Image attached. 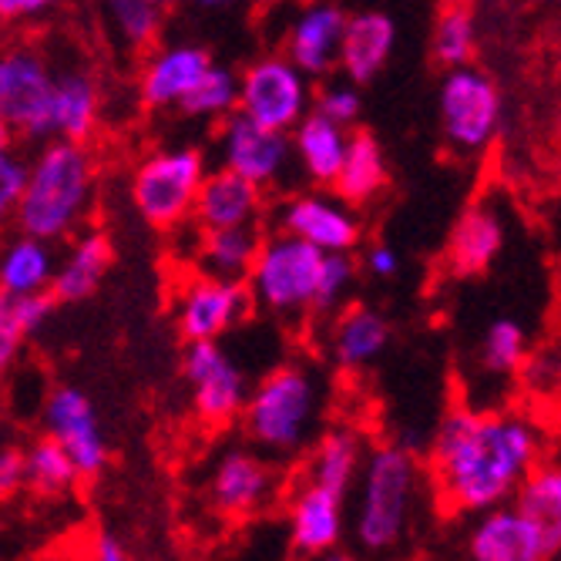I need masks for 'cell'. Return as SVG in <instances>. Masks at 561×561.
Returning a JSON list of instances; mask_svg holds the SVG:
<instances>
[{"instance_id": "6da1fadb", "label": "cell", "mask_w": 561, "mask_h": 561, "mask_svg": "<svg viewBox=\"0 0 561 561\" xmlns=\"http://www.w3.org/2000/svg\"><path fill=\"white\" fill-rule=\"evenodd\" d=\"M548 431L518 411L484 414L454 407L431 444V478L457 515H481L507 504L522 478L545 461Z\"/></svg>"}, {"instance_id": "7a4b0ae2", "label": "cell", "mask_w": 561, "mask_h": 561, "mask_svg": "<svg viewBox=\"0 0 561 561\" xmlns=\"http://www.w3.org/2000/svg\"><path fill=\"white\" fill-rule=\"evenodd\" d=\"M350 538L360 561H403L427 501V474L417 457L383 444L364 454L356 471Z\"/></svg>"}, {"instance_id": "3957f363", "label": "cell", "mask_w": 561, "mask_h": 561, "mask_svg": "<svg viewBox=\"0 0 561 561\" xmlns=\"http://www.w3.org/2000/svg\"><path fill=\"white\" fill-rule=\"evenodd\" d=\"M98 165L84 141L47 138L27 162L14 226L44 242L71 239L94 206Z\"/></svg>"}, {"instance_id": "277c9868", "label": "cell", "mask_w": 561, "mask_h": 561, "mask_svg": "<svg viewBox=\"0 0 561 561\" xmlns=\"http://www.w3.org/2000/svg\"><path fill=\"white\" fill-rule=\"evenodd\" d=\"M239 417L256 447L279 457L299 454L323 417V380L302 364L273 367L249 390Z\"/></svg>"}, {"instance_id": "5b68a950", "label": "cell", "mask_w": 561, "mask_h": 561, "mask_svg": "<svg viewBox=\"0 0 561 561\" xmlns=\"http://www.w3.org/2000/svg\"><path fill=\"white\" fill-rule=\"evenodd\" d=\"M323 256L327 252L296 236H263L256 260H252V270L245 276L252 310H263L276 320L310 317L317 302Z\"/></svg>"}, {"instance_id": "8992f818", "label": "cell", "mask_w": 561, "mask_h": 561, "mask_svg": "<svg viewBox=\"0 0 561 561\" xmlns=\"http://www.w3.org/2000/svg\"><path fill=\"white\" fill-rule=\"evenodd\" d=\"M206 156L192 145H172L145 156L128 182L135 213L162 232H175L192 222L195 192L206 179Z\"/></svg>"}, {"instance_id": "52a82bcc", "label": "cell", "mask_w": 561, "mask_h": 561, "mask_svg": "<svg viewBox=\"0 0 561 561\" xmlns=\"http://www.w3.org/2000/svg\"><path fill=\"white\" fill-rule=\"evenodd\" d=\"M440 131L457 156L488 151L504 122V101L494 78L474 65L447 68L437 91Z\"/></svg>"}, {"instance_id": "ba28073f", "label": "cell", "mask_w": 561, "mask_h": 561, "mask_svg": "<svg viewBox=\"0 0 561 561\" xmlns=\"http://www.w3.org/2000/svg\"><path fill=\"white\" fill-rule=\"evenodd\" d=\"M55 65L41 47L27 41L0 44V115L14 135L47 141L50 135V91H55Z\"/></svg>"}, {"instance_id": "9c48e42d", "label": "cell", "mask_w": 561, "mask_h": 561, "mask_svg": "<svg viewBox=\"0 0 561 561\" xmlns=\"http://www.w3.org/2000/svg\"><path fill=\"white\" fill-rule=\"evenodd\" d=\"M236 112L289 135L313 112V78H306L286 55H263L239 75Z\"/></svg>"}, {"instance_id": "30bf717a", "label": "cell", "mask_w": 561, "mask_h": 561, "mask_svg": "<svg viewBox=\"0 0 561 561\" xmlns=\"http://www.w3.org/2000/svg\"><path fill=\"white\" fill-rule=\"evenodd\" d=\"M182 374L192 390L195 417L202 424L229 427L232 421H239L249 397V377L222 340L188 343L182 356Z\"/></svg>"}, {"instance_id": "8fae6325", "label": "cell", "mask_w": 561, "mask_h": 561, "mask_svg": "<svg viewBox=\"0 0 561 561\" xmlns=\"http://www.w3.org/2000/svg\"><path fill=\"white\" fill-rule=\"evenodd\" d=\"M216 151L222 169L242 175L260 192H270L286 182V175L296 169L293 159V141L286 131L263 128L249 122L245 115L232 112L229 118L219 122L216 128Z\"/></svg>"}, {"instance_id": "7c38bea8", "label": "cell", "mask_w": 561, "mask_h": 561, "mask_svg": "<svg viewBox=\"0 0 561 561\" xmlns=\"http://www.w3.org/2000/svg\"><path fill=\"white\" fill-rule=\"evenodd\" d=\"M252 313V299L242 279H219L198 273L175 293V327L185 343L226 340Z\"/></svg>"}, {"instance_id": "4fadbf2b", "label": "cell", "mask_w": 561, "mask_h": 561, "mask_svg": "<svg viewBox=\"0 0 561 561\" xmlns=\"http://www.w3.org/2000/svg\"><path fill=\"white\" fill-rule=\"evenodd\" d=\"M44 427L75 461L78 478H94L108 468V444L101 434L94 403L78 387H55L44 400Z\"/></svg>"}, {"instance_id": "5bb4252c", "label": "cell", "mask_w": 561, "mask_h": 561, "mask_svg": "<svg viewBox=\"0 0 561 561\" xmlns=\"http://www.w3.org/2000/svg\"><path fill=\"white\" fill-rule=\"evenodd\" d=\"M558 548L561 538L548 535L512 501L481 512L468 535L471 561H554Z\"/></svg>"}, {"instance_id": "9a60e30c", "label": "cell", "mask_w": 561, "mask_h": 561, "mask_svg": "<svg viewBox=\"0 0 561 561\" xmlns=\"http://www.w3.org/2000/svg\"><path fill=\"white\" fill-rule=\"evenodd\" d=\"M279 232L317 245L320 252H353L360 245V219L336 195L296 192L276 213Z\"/></svg>"}, {"instance_id": "2e32d148", "label": "cell", "mask_w": 561, "mask_h": 561, "mask_svg": "<svg viewBox=\"0 0 561 561\" xmlns=\"http://www.w3.org/2000/svg\"><path fill=\"white\" fill-rule=\"evenodd\" d=\"M346 14L336 0H302L286 24L283 55L306 78H330L340 61V37Z\"/></svg>"}, {"instance_id": "e0dca14e", "label": "cell", "mask_w": 561, "mask_h": 561, "mask_svg": "<svg viewBox=\"0 0 561 561\" xmlns=\"http://www.w3.org/2000/svg\"><path fill=\"white\" fill-rule=\"evenodd\" d=\"M276 474L256 450L232 447L226 450L209 478V497L229 518L260 515L276 497Z\"/></svg>"}, {"instance_id": "ac0fdd59", "label": "cell", "mask_w": 561, "mask_h": 561, "mask_svg": "<svg viewBox=\"0 0 561 561\" xmlns=\"http://www.w3.org/2000/svg\"><path fill=\"white\" fill-rule=\"evenodd\" d=\"M397 47V24L383 11H356L346 14L343 37H340V61L336 71H343L346 81L364 88L380 78L387 61Z\"/></svg>"}, {"instance_id": "d6986e66", "label": "cell", "mask_w": 561, "mask_h": 561, "mask_svg": "<svg viewBox=\"0 0 561 561\" xmlns=\"http://www.w3.org/2000/svg\"><path fill=\"white\" fill-rule=\"evenodd\" d=\"M260 216H263V192L256 185L222 165L216 172H206L192 206V222L198 229L260 226Z\"/></svg>"}, {"instance_id": "ffe728a7", "label": "cell", "mask_w": 561, "mask_h": 561, "mask_svg": "<svg viewBox=\"0 0 561 561\" xmlns=\"http://www.w3.org/2000/svg\"><path fill=\"white\" fill-rule=\"evenodd\" d=\"M340 494L306 481L289 504V545L299 558L333 551L346 531V512Z\"/></svg>"}, {"instance_id": "44dd1931", "label": "cell", "mask_w": 561, "mask_h": 561, "mask_svg": "<svg viewBox=\"0 0 561 561\" xmlns=\"http://www.w3.org/2000/svg\"><path fill=\"white\" fill-rule=\"evenodd\" d=\"M213 65L209 50L198 44H165L141 68V101L148 108H179V101L195 88V81Z\"/></svg>"}, {"instance_id": "7402d4cb", "label": "cell", "mask_w": 561, "mask_h": 561, "mask_svg": "<svg viewBox=\"0 0 561 561\" xmlns=\"http://www.w3.org/2000/svg\"><path fill=\"white\" fill-rule=\"evenodd\" d=\"M504 216L494 202H474L465 216L457 219L450 242H447V263L457 276H481L504 249Z\"/></svg>"}, {"instance_id": "603a6c76", "label": "cell", "mask_w": 561, "mask_h": 561, "mask_svg": "<svg viewBox=\"0 0 561 561\" xmlns=\"http://www.w3.org/2000/svg\"><path fill=\"white\" fill-rule=\"evenodd\" d=\"M58 270L55 242H44L27 232H0V296H37L50 293V279Z\"/></svg>"}, {"instance_id": "cb8c5ba5", "label": "cell", "mask_w": 561, "mask_h": 561, "mask_svg": "<svg viewBox=\"0 0 561 561\" xmlns=\"http://www.w3.org/2000/svg\"><path fill=\"white\" fill-rule=\"evenodd\" d=\"M101 118V88L91 71L71 65L55 71L50 91V135L65 141H84L94 135Z\"/></svg>"}, {"instance_id": "d4e9b609", "label": "cell", "mask_w": 561, "mask_h": 561, "mask_svg": "<svg viewBox=\"0 0 561 561\" xmlns=\"http://www.w3.org/2000/svg\"><path fill=\"white\" fill-rule=\"evenodd\" d=\"M115 260L112 239L105 232H78L68 249L58 256L55 279H50V296L58 302H81L88 299L101 283H105Z\"/></svg>"}, {"instance_id": "484cf974", "label": "cell", "mask_w": 561, "mask_h": 561, "mask_svg": "<svg viewBox=\"0 0 561 561\" xmlns=\"http://www.w3.org/2000/svg\"><path fill=\"white\" fill-rule=\"evenodd\" d=\"M390 343V323L374 306H350L333 323L330 356L343 370H364L377 364Z\"/></svg>"}, {"instance_id": "4316f807", "label": "cell", "mask_w": 561, "mask_h": 561, "mask_svg": "<svg viewBox=\"0 0 561 561\" xmlns=\"http://www.w3.org/2000/svg\"><path fill=\"white\" fill-rule=\"evenodd\" d=\"M289 141H293L296 169L313 185H323V188L333 185L340 162H343L346 141H350V128L310 112L289 131Z\"/></svg>"}, {"instance_id": "83f0119b", "label": "cell", "mask_w": 561, "mask_h": 561, "mask_svg": "<svg viewBox=\"0 0 561 561\" xmlns=\"http://www.w3.org/2000/svg\"><path fill=\"white\" fill-rule=\"evenodd\" d=\"M387 182L390 172H387L383 145L370 131H350L340 172L333 179L336 198H343L346 206H367V202H374L387 188Z\"/></svg>"}, {"instance_id": "f1b7e54d", "label": "cell", "mask_w": 561, "mask_h": 561, "mask_svg": "<svg viewBox=\"0 0 561 561\" xmlns=\"http://www.w3.org/2000/svg\"><path fill=\"white\" fill-rule=\"evenodd\" d=\"M263 242L260 226H232V229H198L195 242V266L206 276L219 279H242L252 270Z\"/></svg>"}, {"instance_id": "f546056e", "label": "cell", "mask_w": 561, "mask_h": 561, "mask_svg": "<svg viewBox=\"0 0 561 561\" xmlns=\"http://www.w3.org/2000/svg\"><path fill=\"white\" fill-rule=\"evenodd\" d=\"M364 461V447L360 437L353 431H330L320 437V444L310 454V468H306V481L327 488L340 497H346L353 491L356 471H360Z\"/></svg>"}, {"instance_id": "4dcf8cb0", "label": "cell", "mask_w": 561, "mask_h": 561, "mask_svg": "<svg viewBox=\"0 0 561 561\" xmlns=\"http://www.w3.org/2000/svg\"><path fill=\"white\" fill-rule=\"evenodd\" d=\"M512 504L535 518L548 535L561 538V471L554 461H538L512 494Z\"/></svg>"}, {"instance_id": "1f68e13d", "label": "cell", "mask_w": 561, "mask_h": 561, "mask_svg": "<svg viewBox=\"0 0 561 561\" xmlns=\"http://www.w3.org/2000/svg\"><path fill=\"white\" fill-rule=\"evenodd\" d=\"M98 11L115 41L128 50H145L156 44L165 21V11L156 0H98Z\"/></svg>"}, {"instance_id": "d6a6232c", "label": "cell", "mask_w": 561, "mask_h": 561, "mask_svg": "<svg viewBox=\"0 0 561 561\" xmlns=\"http://www.w3.org/2000/svg\"><path fill=\"white\" fill-rule=\"evenodd\" d=\"M239 105V75L226 65H209L206 75L195 81V88L179 101V112L185 118L198 122H222L236 112Z\"/></svg>"}, {"instance_id": "836d02e7", "label": "cell", "mask_w": 561, "mask_h": 561, "mask_svg": "<svg viewBox=\"0 0 561 561\" xmlns=\"http://www.w3.org/2000/svg\"><path fill=\"white\" fill-rule=\"evenodd\" d=\"M24 481L41 494H65L81 478L68 450L55 437H41L31 447H24Z\"/></svg>"}, {"instance_id": "e575fe53", "label": "cell", "mask_w": 561, "mask_h": 561, "mask_svg": "<svg viewBox=\"0 0 561 561\" xmlns=\"http://www.w3.org/2000/svg\"><path fill=\"white\" fill-rule=\"evenodd\" d=\"M434 58L444 68H461L471 65L478 55V21L474 11L465 4H450L440 11L437 24H434Z\"/></svg>"}, {"instance_id": "d590c367", "label": "cell", "mask_w": 561, "mask_h": 561, "mask_svg": "<svg viewBox=\"0 0 561 561\" xmlns=\"http://www.w3.org/2000/svg\"><path fill=\"white\" fill-rule=\"evenodd\" d=\"M481 367L494 377H515L522 374V364L528 356V333L518 320L512 317H501L494 320L484 336H481Z\"/></svg>"}, {"instance_id": "8d00e7d4", "label": "cell", "mask_w": 561, "mask_h": 561, "mask_svg": "<svg viewBox=\"0 0 561 561\" xmlns=\"http://www.w3.org/2000/svg\"><path fill=\"white\" fill-rule=\"evenodd\" d=\"M313 112L343 125V128H353L364 115V94L353 81H323L320 88H313Z\"/></svg>"}, {"instance_id": "74e56055", "label": "cell", "mask_w": 561, "mask_h": 561, "mask_svg": "<svg viewBox=\"0 0 561 561\" xmlns=\"http://www.w3.org/2000/svg\"><path fill=\"white\" fill-rule=\"evenodd\" d=\"M353 279H356V266L350 260V252H327L323 270H320L313 313H333L336 306L346 299V293L353 289Z\"/></svg>"}, {"instance_id": "f35d334b", "label": "cell", "mask_w": 561, "mask_h": 561, "mask_svg": "<svg viewBox=\"0 0 561 561\" xmlns=\"http://www.w3.org/2000/svg\"><path fill=\"white\" fill-rule=\"evenodd\" d=\"M24 175H27V159H21L18 151H4L0 156V232L14 226V213L24 192Z\"/></svg>"}, {"instance_id": "ab89813d", "label": "cell", "mask_w": 561, "mask_h": 561, "mask_svg": "<svg viewBox=\"0 0 561 561\" xmlns=\"http://www.w3.org/2000/svg\"><path fill=\"white\" fill-rule=\"evenodd\" d=\"M24 343H27V333H24V327L18 320L14 299L0 296V377H8L14 370Z\"/></svg>"}, {"instance_id": "60d3db41", "label": "cell", "mask_w": 561, "mask_h": 561, "mask_svg": "<svg viewBox=\"0 0 561 561\" xmlns=\"http://www.w3.org/2000/svg\"><path fill=\"white\" fill-rule=\"evenodd\" d=\"M55 306H58V299L50 296V293H37V296H21V299H14V310H18V320H21L27 340L37 336V333L50 323V317H55Z\"/></svg>"}, {"instance_id": "b9f144b4", "label": "cell", "mask_w": 561, "mask_h": 561, "mask_svg": "<svg viewBox=\"0 0 561 561\" xmlns=\"http://www.w3.org/2000/svg\"><path fill=\"white\" fill-rule=\"evenodd\" d=\"M21 488H27L24 481V447L0 440V501L14 497Z\"/></svg>"}, {"instance_id": "7bdbcfd3", "label": "cell", "mask_w": 561, "mask_h": 561, "mask_svg": "<svg viewBox=\"0 0 561 561\" xmlns=\"http://www.w3.org/2000/svg\"><path fill=\"white\" fill-rule=\"evenodd\" d=\"M68 4V0H0V21L8 24H27L55 14Z\"/></svg>"}, {"instance_id": "ee69618b", "label": "cell", "mask_w": 561, "mask_h": 561, "mask_svg": "<svg viewBox=\"0 0 561 561\" xmlns=\"http://www.w3.org/2000/svg\"><path fill=\"white\" fill-rule=\"evenodd\" d=\"M364 266H367V273H374L377 279H393V276L400 273L403 260H400V252H397L393 245L377 242V245H370V249H367Z\"/></svg>"}, {"instance_id": "f6af8a7d", "label": "cell", "mask_w": 561, "mask_h": 561, "mask_svg": "<svg viewBox=\"0 0 561 561\" xmlns=\"http://www.w3.org/2000/svg\"><path fill=\"white\" fill-rule=\"evenodd\" d=\"M91 561H131V558L115 535H98L91 548Z\"/></svg>"}, {"instance_id": "bcb514c9", "label": "cell", "mask_w": 561, "mask_h": 561, "mask_svg": "<svg viewBox=\"0 0 561 561\" xmlns=\"http://www.w3.org/2000/svg\"><path fill=\"white\" fill-rule=\"evenodd\" d=\"M192 8L198 11H209V14H222V11H232L239 4H245V0H188Z\"/></svg>"}, {"instance_id": "7dc6e473", "label": "cell", "mask_w": 561, "mask_h": 561, "mask_svg": "<svg viewBox=\"0 0 561 561\" xmlns=\"http://www.w3.org/2000/svg\"><path fill=\"white\" fill-rule=\"evenodd\" d=\"M14 148V128L8 125V118L0 115V156H4V151H11Z\"/></svg>"}, {"instance_id": "c3c4849f", "label": "cell", "mask_w": 561, "mask_h": 561, "mask_svg": "<svg viewBox=\"0 0 561 561\" xmlns=\"http://www.w3.org/2000/svg\"><path fill=\"white\" fill-rule=\"evenodd\" d=\"M306 561H360L356 554H346V551H323V554H317V558H306Z\"/></svg>"}, {"instance_id": "681fc988", "label": "cell", "mask_w": 561, "mask_h": 561, "mask_svg": "<svg viewBox=\"0 0 561 561\" xmlns=\"http://www.w3.org/2000/svg\"><path fill=\"white\" fill-rule=\"evenodd\" d=\"M156 4H159L162 11H169V8H175V4H179V0H156Z\"/></svg>"}, {"instance_id": "f907efd6", "label": "cell", "mask_w": 561, "mask_h": 561, "mask_svg": "<svg viewBox=\"0 0 561 561\" xmlns=\"http://www.w3.org/2000/svg\"><path fill=\"white\" fill-rule=\"evenodd\" d=\"M279 4H286V0H279Z\"/></svg>"}]
</instances>
